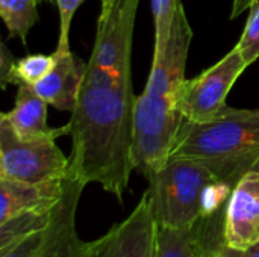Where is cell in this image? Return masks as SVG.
I'll return each mask as SVG.
<instances>
[{"label": "cell", "mask_w": 259, "mask_h": 257, "mask_svg": "<svg viewBox=\"0 0 259 257\" xmlns=\"http://www.w3.org/2000/svg\"><path fill=\"white\" fill-rule=\"evenodd\" d=\"M138 5L140 0L102 2L94 45L68 121V171L85 185L99 183L118 203L134 171L132 50Z\"/></svg>", "instance_id": "1"}, {"label": "cell", "mask_w": 259, "mask_h": 257, "mask_svg": "<svg viewBox=\"0 0 259 257\" xmlns=\"http://www.w3.org/2000/svg\"><path fill=\"white\" fill-rule=\"evenodd\" d=\"M193 39L185 8L181 3L164 50L153 55L152 70L134 112L132 162L146 179L170 159L182 117L176 111V97L185 82V67Z\"/></svg>", "instance_id": "2"}, {"label": "cell", "mask_w": 259, "mask_h": 257, "mask_svg": "<svg viewBox=\"0 0 259 257\" xmlns=\"http://www.w3.org/2000/svg\"><path fill=\"white\" fill-rule=\"evenodd\" d=\"M170 158H190L211 170L217 180L235 185L259 168V108H228L205 121L182 120Z\"/></svg>", "instance_id": "3"}, {"label": "cell", "mask_w": 259, "mask_h": 257, "mask_svg": "<svg viewBox=\"0 0 259 257\" xmlns=\"http://www.w3.org/2000/svg\"><path fill=\"white\" fill-rule=\"evenodd\" d=\"M217 180L208 167L190 158H170L167 164L147 177L150 197L159 227L193 229L203 214L206 186Z\"/></svg>", "instance_id": "4"}, {"label": "cell", "mask_w": 259, "mask_h": 257, "mask_svg": "<svg viewBox=\"0 0 259 257\" xmlns=\"http://www.w3.org/2000/svg\"><path fill=\"white\" fill-rule=\"evenodd\" d=\"M56 139H20L0 118V179L26 183L64 179L70 170V158L56 145Z\"/></svg>", "instance_id": "5"}, {"label": "cell", "mask_w": 259, "mask_h": 257, "mask_svg": "<svg viewBox=\"0 0 259 257\" xmlns=\"http://www.w3.org/2000/svg\"><path fill=\"white\" fill-rule=\"evenodd\" d=\"M247 68L237 45L212 67L193 79H185L176 97V111L182 120L205 123L222 115L229 106L228 94Z\"/></svg>", "instance_id": "6"}, {"label": "cell", "mask_w": 259, "mask_h": 257, "mask_svg": "<svg viewBox=\"0 0 259 257\" xmlns=\"http://www.w3.org/2000/svg\"><path fill=\"white\" fill-rule=\"evenodd\" d=\"M159 226L147 192L132 214L91 241L90 257H156Z\"/></svg>", "instance_id": "7"}, {"label": "cell", "mask_w": 259, "mask_h": 257, "mask_svg": "<svg viewBox=\"0 0 259 257\" xmlns=\"http://www.w3.org/2000/svg\"><path fill=\"white\" fill-rule=\"evenodd\" d=\"M87 185L68 171L64 179V194L53 209L49 238L41 257H90L91 242L80 239L76 230V212Z\"/></svg>", "instance_id": "8"}, {"label": "cell", "mask_w": 259, "mask_h": 257, "mask_svg": "<svg viewBox=\"0 0 259 257\" xmlns=\"http://www.w3.org/2000/svg\"><path fill=\"white\" fill-rule=\"evenodd\" d=\"M223 239L235 248L259 242V168L232 189L223 215Z\"/></svg>", "instance_id": "9"}, {"label": "cell", "mask_w": 259, "mask_h": 257, "mask_svg": "<svg viewBox=\"0 0 259 257\" xmlns=\"http://www.w3.org/2000/svg\"><path fill=\"white\" fill-rule=\"evenodd\" d=\"M55 53V67L32 88L46 103H49L55 109L73 112L77 101L80 83L85 76L87 62H83L71 50L61 52L56 48Z\"/></svg>", "instance_id": "10"}, {"label": "cell", "mask_w": 259, "mask_h": 257, "mask_svg": "<svg viewBox=\"0 0 259 257\" xmlns=\"http://www.w3.org/2000/svg\"><path fill=\"white\" fill-rule=\"evenodd\" d=\"M64 179L39 183L0 179V224L24 212L52 211L64 194Z\"/></svg>", "instance_id": "11"}, {"label": "cell", "mask_w": 259, "mask_h": 257, "mask_svg": "<svg viewBox=\"0 0 259 257\" xmlns=\"http://www.w3.org/2000/svg\"><path fill=\"white\" fill-rule=\"evenodd\" d=\"M47 106L30 85H18L15 94V105L11 111L2 112L0 118L5 120L14 133L24 141L39 138H59L68 135V124L64 127H50L47 123Z\"/></svg>", "instance_id": "12"}, {"label": "cell", "mask_w": 259, "mask_h": 257, "mask_svg": "<svg viewBox=\"0 0 259 257\" xmlns=\"http://www.w3.org/2000/svg\"><path fill=\"white\" fill-rule=\"evenodd\" d=\"M223 215L225 209L215 215L202 218L194 226L202 257H259V242L244 248H235L225 242Z\"/></svg>", "instance_id": "13"}, {"label": "cell", "mask_w": 259, "mask_h": 257, "mask_svg": "<svg viewBox=\"0 0 259 257\" xmlns=\"http://www.w3.org/2000/svg\"><path fill=\"white\" fill-rule=\"evenodd\" d=\"M41 0H0V17L11 38L26 44L30 29L38 21V3Z\"/></svg>", "instance_id": "14"}, {"label": "cell", "mask_w": 259, "mask_h": 257, "mask_svg": "<svg viewBox=\"0 0 259 257\" xmlns=\"http://www.w3.org/2000/svg\"><path fill=\"white\" fill-rule=\"evenodd\" d=\"M55 209V208H53ZM52 211H32L15 215L0 224V250L15 244L17 241L47 229L52 221Z\"/></svg>", "instance_id": "15"}, {"label": "cell", "mask_w": 259, "mask_h": 257, "mask_svg": "<svg viewBox=\"0 0 259 257\" xmlns=\"http://www.w3.org/2000/svg\"><path fill=\"white\" fill-rule=\"evenodd\" d=\"M156 257H202L196 229L159 227Z\"/></svg>", "instance_id": "16"}, {"label": "cell", "mask_w": 259, "mask_h": 257, "mask_svg": "<svg viewBox=\"0 0 259 257\" xmlns=\"http://www.w3.org/2000/svg\"><path fill=\"white\" fill-rule=\"evenodd\" d=\"M55 62H56L55 52L50 55H42V53L27 55L24 58L17 59L14 68V85L18 86L24 83L33 86L52 71Z\"/></svg>", "instance_id": "17"}, {"label": "cell", "mask_w": 259, "mask_h": 257, "mask_svg": "<svg viewBox=\"0 0 259 257\" xmlns=\"http://www.w3.org/2000/svg\"><path fill=\"white\" fill-rule=\"evenodd\" d=\"M181 3H182L181 0H150L153 24H155L153 55H158L164 50V47L168 41L170 32H171L176 11Z\"/></svg>", "instance_id": "18"}, {"label": "cell", "mask_w": 259, "mask_h": 257, "mask_svg": "<svg viewBox=\"0 0 259 257\" xmlns=\"http://www.w3.org/2000/svg\"><path fill=\"white\" fill-rule=\"evenodd\" d=\"M237 48L240 50L247 67L259 59V0L249 9V17L240 41L237 42Z\"/></svg>", "instance_id": "19"}, {"label": "cell", "mask_w": 259, "mask_h": 257, "mask_svg": "<svg viewBox=\"0 0 259 257\" xmlns=\"http://www.w3.org/2000/svg\"><path fill=\"white\" fill-rule=\"evenodd\" d=\"M49 238V226L0 250V257H41Z\"/></svg>", "instance_id": "20"}, {"label": "cell", "mask_w": 259, "mask_h": 257, "mask_svg": "<svg viewBox=\"0 0 259 257\" xmlns=\"http://www.w3.org/2000/svg\"><path fill=\"white\" fill-rule=\"evenodd\" d=\"M85 0H55L59 12V38L56 48L61 52H68L70 48V30L76 11ZM105 2V0H100Z\"/></svg>", "instance_id": "21"}, {"label": "cell", "mask_w": 259, "mask_h": 257, "mask_svg": "<svg viewBox=\"0 0 259 257\" xmlns=\"http://www.w3.org/2000/svg\"><path fill=\"white\" fill-rule=\"evenodd\" d=\"M0 48V86L5 89L6 85L14 83V68L17 59L8 50L6 44H2Z\"/></svg>", "instance_id": "22"}, {"label": "cell", "mask_w": 259, "mask_h": 257, "mask_svg": "<svg viewBox=\"0 0 259 257\" xmlns=\"http://www.w3.org/2000/svg\"><path fill=\"white\" fill-rule=\"evenodd\" d=\"M256 0H234L232 2V9H231V20H235L237 17H240L244 11H249L250 6L255 3Z\"/></svg>", "instance_id": "23"}, {"label": "cell", "mask_w": 259, "mask_h": 257, "mask_svg": "<svg viewBox=\"0 0 259 257\" xmlns=\"http://www.w3.org/2000/svg\"><path fill=\"white\" fill-rule=\"evenodd\" d=\"M41 2H44V3H55V0H41Z\"/></svg>", "instance_id": "24"}]
</instances>
